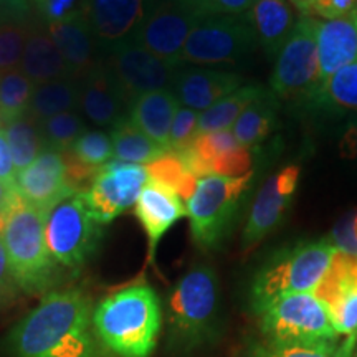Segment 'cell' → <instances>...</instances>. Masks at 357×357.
Masks as SVG:
<instances>
[{
  "mask_svg": "<svg viewBox=\"0 0 357 357\" xmlns=\"http://www.w3.org/2000/svg\"><path fill=\"white\" fill-rule=\"evenodd\" d=\"M13 357H102L93 329V303L79 288L53 289L13 326Z\"/></svg>",
  "mask_w": 357,
  "mask_h": 357,
  "instance_id": "obj_1",
  "label": "cell"
},
{
  "mask_svg": "<svg viewBox=\"0 0 357 357\" xmlns=\"http://www.w3.org/2000/svg\"><path fill=\"white\" fill-rule=\"evenodd\" d=\"M162 305L144 280L105 296L93 307V329L105 354L149 357L162 329Z\"/></svg>",
  "mask_w": 357,
  "mask_h": 357,
  "instance_id": "obj_2",
  "label": "cell"
},
{
  "mask_svg": "<svg viewBox=\"0 0 357 357\" xmlns=\"http://www.w3.org/2000/svg\"><path fill=\"white\" fill-rule=\"evenodd\" d=\"M47 212L17 199L2 222V240L20 291L47 294L61 281V268L53 260L45 238Z\"/></svg>",
  "mask_w": 357,
  "mask_h": 357,
  "instance_id": "obj_3",
  "label": "cell"
},
{
  "mask_svg": "<svg viewBox=\"0 0 357 357\" xmlns=\"http://www.w3.org/2000/svg\"><path fill=\"white\" fill-rule=\"evenodd\" d=\"M218 280L208 265H195L174 284L166 305L167 342L178 352L207 344L217 331Z\"/></svg>",
  "mask_w": 357,
  "mask_h": 357,
  "instance_id": "obj_4",
  "label": "cell"
},
{
  "mask_svg": "<svg viewBox=\"0 0 357 357\" xmlns=\"http://www.w3.org/2000/svg\"><path fill=\"white\" fill-rule=\"evenodd\" d=\"M336 248L328 238L307 242L276 257L252 284V306L257 314L287 294L312 293L329 270Z\"/></svg>",
  "mask_w": 357,
  "mask_h": 357,
  "instance_id": "obj_5",
  "label": "cell"
},
{
  "mask_svg": "<svg viewBox=\"0 0 357 357\" xmlns=\"http://www.w3.org/2000/svg\"><path fill=\"white\" fill-rule=\"evenodd\" d=\"M258 316L266 344L329 346L341 339L329 310L314 293L281 296Z\"/></svg>",
  "mask_w": 357,
  "mask_h": 357,
  "instance_id": "obj_6",
  "label": "cell"
},
{
  "mask_svg": "<svg viewBox=\"0 0 357 357\" xmlns=\"http://www.w3.org/2000/svg\"><path fill=\"white\" fill-rule=\"evenodd\" d=\"M252 172L242 177H202L187 200L190 235L200 250H215L229 236L247 195Z\"/></svg>",
  "mask_w": 357,
  "mask_h": 357,
  "instance_id": "obj_7",
  "label": "cell"
},
{
  "mask_svg": "<svg viewBox=\"0 0 357 357\" xmlns=\"http://www.w3.org/2000/svg\"><path fill=\"white\" fill-rule=\"evenodd\" d=\"M105 223L88 207L82 192L53 207L45 218V238L61 270L77 273L100 247Z\"/></svg>",
  "mask_w": 357,
  "mask_h": 357,
  "instance_id": "obj_8",
  "label": "cell"
},
{
  "mask_svg": "<svg viewBox=\"0 0 357 357\" xmlns=\"http://www.w3.org/2000/svg\"><path fill=\"white\" fill-rule=\"evenodd\" d=\"M318 20L303 15L278 53L270 84L271 93L281 100L311 98L321 84L318 43Z\"/></svg>",
  "mask_w": 357,
  "mask_h": 357,
  "instance_id": "obj_9",
  "label": "cell"
},
{
  "mask_svg": "<svg viewBox=\"0 0 357 357\" xmlns=\"http://www.w3.org/2000/svg\"><path fill=\"white\" fill-rule=\"evenodd\" d=\"M258 40L247 15H213L192 30L181 55V63H234L253 52Z\"/></svg>",
  "mask_w": 357,
  "mask_h": 357,
  "instance_id": "obj_10",
  "label": "cell"
},
{
  "mask_svg": "<svg viewBox=\"0 0 357 357\" xmlns=\"http://www.w3.org/2000/svg\"><path fill=\"white\" fill-rule=\"evenodd\" d=\"M204 19L194 0H153L131 40L155 56L181 66L187 38Z\"/></svg>",
  "mask_w": 357,
  "mask_h": 357,
  "instance_id": "obj_11",
  "label": "cell"
},
{
  "mask_svg": "<svg viewBox=\"0 0 357 357\" xmlns=\"http://www.w3.org/2000/svg\"><path fill=\"white\" fill-rule=\"evenodd\" d=\"M146 184L147 172L144 166L114 159L101 167L82 194L98 220L106 225L134 207Z\"/></svg>",
  "mask_w": 357,
  "mask_h": 357,
  "instance_id": "obj_12",
  "label": "cell"
},
{
  "mask_svg": "<svg viewBox=\"0 0 357 357\" xmlns=\"http://www.w3.org/2000/svg\"><path fill=\"white\" fill-rule=\"evenodd\" d=\"M108 63L131 102L146 93L174 86L178 75L177 65L155 56L131 38L111 48Z\"/></svg>",
  "mask_w": 357,
  "mask_h": 357,
  "instance_id": "obj_13",
  "label": "cell"
},
{
  "mask_svg": "<svg viewBox=\"0 0 357 357\" xmlns=\"http://www.w3.org/2000/svg\"><path fill=\"white\" fill-rule=\"evenodd\" d=\"M178 154L189 171L199 178L211 176L242 177L252 172L250 149L236 141L231 129L199 134L194 144Z\"/></svg>",
  "mask_w": 357,
  "mask_h": 357,
  "instance_id": "obj_14",
  "label": "cell"
},
{
  "mask_svg": "<svg viewBox=\"0 0 357 357\" xmlns=\"http://www.w3.org/2000/svg\"><path fill=\"white\" fill-rule=\"evenodd\" d=\"M301 169L287 166L271 176L258 190L243 229V248L250 252L273 231L291 205Z\"/></svg>",
  "mask_w": 357,
  "mask_h": 357,
  "instance_id": "obj_15",
  "label": "cell"
},
{
  "mask_svg": "<svg viewBox=\"0 0 357 357\" xmlns=\"http://www.w3.org/2000/svg\"><path fill=\"white\" fill-rule=\"evenodd\" d=\"M15 189L26 205L47 213L77 194L66 178L63 155L53 149H45L29 167L17 174Z\"/></svg>",
  "mask_w": 357,
  "mask_h": 357,
  "instance_id": "obj_16",
  "label": "cell"
},
{
  "mask_svg": "<svg viewBox=\"0 0 357 357\" xmlns=\"http://www.w3.org/2000/svg\"><path fill=\"white\" fill-rule=\"evenodd\" d=\"M131 101L124 93L108 61L95 65L82 78L79 109L88 121L98 128H114L129 116Z\"/></svg>",
  "mask_w": 357,
  "mask_h": 357,
  "instance_id": "obj_17",
  "label": "cell"
},
{
  "mask_svg": "<svg viewBox=\"0 0 357 357\" xmlns=\"http://www.w3.org/2000/svg\"><path fill=\"white\" fill-rule=\"evenodd\" d=\"M134 215L147 236V261L153 263L162 236L187 217V207L176 192L147 181L134 204Z\"/></svg>",
  "mask_w": 357,
  "mask_h": 357,
  "instance_id": "obj_18",
  "label": "cell"
},
{
  "mask_svg": "<svg viewBox=\"0 0 357 357\" xmlns=\"http://www.w3.org/2000/svg\"><path fill=\"white\" fill-rule=\"evenodd\" d=\"M153 0H89L86 17L98 43L116 47L132 38Z\"/></svg>",
  "mask_w": 357,
  "mask_h": 357,
  "instance_id": "obj_19",
  "label": "cell"
},
{
  "mask_svg": "<svg viewBox=\"0 0 357 357\" xmlns=\"http://www.w3.org/2000/svg\"><path fill=\"white\" fill-rule=\"evenodd\" d=\"M321 83L357 60V8L341 19L318 22ZM321 86V84H319Z\"/></svg>",
  "mask_w": 357,
  "mask_h": 357,
  "instance_id": "obj_20",
  "label": "cell"
},
{
  "mask_svg": "<svg viewBox=\"0 0 357 357\" xmlns=\"http://www.w3.org/2000/svg\"><path fill=\"white\" fill-rule=\"evenodd\" d=\"M243 79L236 73L217 70L178 71L174 89L177 100L185 108L205 111L242 86Z\"/></svg>",
  "mask_w": 357,
  "mask_h": 357,
  "instance_id": "obj_21",
  "label": "cell"
},
{
  "mask_svg": "<svg viewBox=\"0 0 357 357\" xmlns=\"http://www.w3.org/2000/svg\"><path fill=\"white\" fill-rule=\"evenodd\" d=\"M48 33L63 55L71 77L82 79L95 68L96 38L89 25L86 13H79L68 20L47 25Z\"/></svg>",
  "mask_w": 357,
  "mask_h": 357,
  "instance_id": "obj_22",
  "label": "cell"
},
{
  "mask_svg": "<svg viewBox=\"0 0 357 357\" xmlns=\"http://www.w3.org/2000/svg\"><path fill=\"white\" fill-rule=\"evenodd\" d=\"M20 70L35 83L45 84L56 79L73 78L63 55H61L45 24H32L26 37Z\"/></svg>",
  "mask_w": 357,
  "mask_h": 357,
  "instance_id": "obj_23",
  "label": "cell"
},
{
  "mask_svg": "<svg viewBox=\"0 0 357 357\" xmlns=\"http://www.w3.org/2000/svg\"><path fill=\"white\" fill-rule=\"evenodd\" d=\"M178 108L181 102L172 89H159L136 98L129 108V119L154 142L171 149V128Z\"/></svg>",
  "mask_w": 357,
  "mask_h": 357,
  "instance_id": "obj_24",
  "label": "cell"
},
{
  "mask_svg": "<svg viewBox=\"0 0 357 357\" xmlns=\"http://www.w3.org/2000/svg\"><path fill=\"white\" fill-rule=\"evenodd\" d=\"M245 15L255 32L258 43L270 55L280 53L296 24L288 0H253V6Z\"/></svg>",
  "mask_w": 357,
  "mask_h": 357,
  "instance_id": "obj_25",
  "label": "cell"
},
{
  "mask_svg": "<svg viewBox=\"0 0 357 357\" xmlns=\"http://www.w3.org/2000/svg\"><path fill=\"white\" fill-rule=\"evenodd\" d=\"M82 95V79L65 78L35 86L30 101L29 113L37 123L50 119L53 116L77 111Z\"/></svg>",
  "mask_w": 357,
  "mask_h": 357,
  "instance_id": "obj_26",
  "label": "cell"
},
{
  "mask_svg": "<svg viewBox=\"0 0 357 357\" xmlns=\"http://www.w3.org/2000/svg\"><path fill=\"white\" fill-rule=\"evenodd\" d=\"M276 109H278V98L271 93V89H266L240 114V118L231 126L236 141L247 149L261 144L275 129Z\"/></svg>",
  "mask_w": 357,
  "mask_h": 357,
  "instance_id": "obj_27",
  "label": "cell"
},
{
  "mask_svg": "<svg viewBox=\"0 0 357 357\" xmlns=\"http://www.w3.org/2000/svg\"><path fill=\"white\" fill-rule=\"evenodd\" d=\"M111 142L116 160L129 164H149L166 153V147L159 146L147 134L141 131L131 119L124 118L114 128H111Z\"/></svg>",
  "mask_w": 357,
  "mask_h": 357,
  "instance_id": "obj_28",
  "label": "cell"
},
{
  "mask_svg": "<svg viewBox=\"0 0 357 357\" xmlns=\"http://www.w3.org/2000/svg\"><path fill=\"white\" fill-rule=\"evenodd\" d=\"M266 89L260 84H245L229 96L222 98L215 105L205 109L199 116V134L231 129L234 123L240 118V114L258 100Z\"/></svg>",
  "mask_w": 357,
  "mask_h": 357,
  "instance_id": "obj_29",
  "label": "cell"
},
{
  "mask_svg": "<svg viewBox=\"0 0 357 357\" xmlns=\"http://www.w3.org/2000/svg\"><path fill=\"white\" fill-rule=\"evenodd\" d=\"M2 128L6 131L17 174L29 167L47 149L40 123L35 121L30 114L12 119V121L2 124Z\"/></svg>",
  "mask_w": 357,
  "mask_h": 357,
  "instance_id": "obj_30",
  "label": "cell"
},
{
  "mask_svg": "<svg viewBox=\"0 0 357 357\" xmlns=\"http://www.w3.org/2000/svg\"><path fill=\"white\" fill-rule=\"evenodd\" d=\"M146 172L147 181L174 190L185 204L194 195L199 184V177L189 171L182 155L172 149L147 164Z\"/></svg>",
  "mask_w": 357,
  "mask_h": 357,
  "instance_id": "obj_31",
  "label": "cell"
},
{
  "mask_svg": "<svg viewBox=\"0 0 357 357\" xmlns=\"http://www.w3.org/2000/svg\"><path fill=\"white\" fill-rule=\"evenodd\" d=\"M311 100L326 108L357 111V60L321 83Z\"/></svg>",
  "mask_w": 357,
  "mask_h": 357,
  "instance_id": "obj_32",
  "label": "cell"
},
{
  "mask_svg": "<svg viewBox=\"0 0 357 357\" xmlns=\"http://www.w3.org/2000/svg\"><path fill=\"white\" fill-rule=\"evenodd\" d=\"M33 91L35 83L20 68L0 75V123L29 113Z\"/></svg>",
  "mask_w": 357,
  "mask_h": 357,
  "instance_id": "obj_33",
  "label": "cell"
},
{
  "mask_svg": "<svg viewBox=\"0 0 357 357\" xmlns=\"http://www.w3.org/2000/svg\"><path fill=\"white\" fill-rule=\"evenodd\" d=\"M32 24L33 22L29 20V13L0 19V75L20 68Z\"/></svg>",
  "mask_w": 357,
  "mask_h": 357,
  "instance_id": "obj_34",
  "label": "cell"
},
{
  "mask_svg": "<svg viewBox=\"0 0 357 357\" xmlns=\"http://www.w3.org/2000/svg\"><path fill=\"white\" fill-rule=\"evenodd\" d=\"M40 128H42L47 149L58 151V153L70 149L73 142L86 131V124L77 111H68V113H61L50 119H45L40 123Z\"/></svg>",
  "mask_w": 357,
  "mask_h": 357,
  "instance_id": "obj_35",
  "label": "cell"
},
{
  "mask_svg": "<svg viewBox=\"0 0 357 357\" xmlns=\"http://www.w3.org/2000/svg\"><path fill=\"white\" fill-rule=\"evenodd\" d=\"M357 337H346L329 346H275L261 342L253 347L252 357H354Z\"/></svg>",
  "mask_w": 357,
  "mask_h": 357,
  "instance_id": "obj_36",
  "label": "cell"
},
{
  "mask_svg": "<svg viewBox=\"0 0 357 357\" xmlns=\"http://www.w3.org/2000/svg\"><path fill=\"white\" fill-rule=\"evenodd\" d=\"M73 155L75 159L79 160L83 166L101 171L105 164H108L113 158V142L111 136L105 131H84L70 149H66Z\"/></svg>",
  "mask_w": 357,
  "mask_h": 357,
  "instance_id": "obj_37",
  "label": "cell"
},
{
  "mask_svg": "<svg viewBox=\"0 0 357 357\" xmlns=\"http://www.w3.org/2000/svg\"><path fill=\"white\" fill-rule=\"evenodd\" d=\"M329 314L341 337H357V287L328 306Z\"/></svg>",
  "mask_w": 357,
  "mask_h": 357,
  "instance_id": "obj_38",
  "label": "cell"
},
{
  "mask_svg": "<svg viewBox=\"0 0 357 357\" xmlns=\"http://www.w3.org/2000/svg\"><path fill=\"white\" fill-rule=\"evenodd\" d=\"M199 111L185 108V106L177 109L171 128V139H169L172 151L182 153L194 144L195 137L199 136Z\"/></svg>",
  "mask_w": 357,
  "mask_h": 357,
  "instance_id": "obj_39",
  "label": "cell"
},
{
  "mask_svg": "<svg viewBox=\"0 0 357 357\" xmlns=\"http://www.w3.org/2000/svg\"><path fill=\"white\" fill-rule=\"evenodd\" d=\"M89 0H32L42 24L50 25L86 12Z\"/></svg>",
  "mask_w": 357,
  "mask_h": 357,
  "instance_id": "obj_40",
  "label": "cell"
},
{
  "mask_svg": "<svg viewBox=\"0 0 357 357\" xmlns=\"http://www.w3.org/2000/svg\"><path fill=\"white\" fill-rule=\"evenodd\" d=\"M328 240L337 252L357 258V211L342 217L334 225Z\"/></svg>",
  "mask_w": 357,
  "mask_h": 357,
  "instance_id": "obj_41",
  "label": "cell"
},
{
  "mask_svg": "<svg viewBox=\"0 0 357 357\" xmlns=\"http://www.w3.org/2000/svg\"><path fill=\"white\" fill-rule=\"evenodd\" d=\"M19 294L20 288L8 261L6 245L2 240V222H0V307L12 305L19 298Z\"/></svg>",
  "mask_w": 357,
  "mask_h": 357,
  "instance_id": "obj_42",
  "label": "cell"
},
{
  "mask_svg": "<svg viewBox=\"0 0 357 357\" xmlns=\"http://www.w3.org/2000/svg\"><path fill=\"white\" fill-rule=\"evenodd\" d=\"M205 17L243 15L253 6V0H194Z\"/></svg>",
  "mask_w": 357,
  "mask_h": 357,
  "instance_id": "obj_43",
  "label": "cell"
},
{
  "mask_svg": "<svg viewBox=\"0 0 357 357\" xmlns=\"http://www.w3.org/2000/svg\"><path fill=\"white\" fill-rule=\"evenodd\" d=\"M357 8V0H312L310 17H321L324 20L341 19Z\"/></svg>",
  "mask_w": 357,
  "mask_h": 357,
  "instance_id": "obj_44",
  "label": "cell"
},
{
  "mask_svg": "<svg viewBox=\"0 0 357 357\" xmlns=\"http://www.w3.org/2000/svg\"><path fill=\"white\" fill-rule=\"evenodd\" d=\"M17 178V171L15 166H13L10 147H8L6 131L0 126V181L6 182V184L15 185Z\"/></svg>",
  "mask_w": 357,
  "mask_h": 357,
  "instance_id": "obj_45",
  "label": "cell"
},
{
  "mask_svg": "<svg viewBox=\"0 0 357 357\" xmlns=\"http://www.w3.org/2000/svg\"><path fill=\"white\" fill-rule=\"evenodd\" d=\"M339 153L344 159L357 160V118L347 126L339 142Z\"/></svg>",
  "mask_w": 357,
  "mask_h": 357,
  "instance_id": "obj_46",
  "label": "cell"
},
{
  "mask_svg": "<svg viewBox=\"0 0 357 357\" xmlns=\"http://www.w3.org/2000/svg\"><path fill=\"white\" fill-rule=\"evenodd\" d=\"M17 199H19V194H17L15 185L0 181V222H3L12 205L17 202Z\"/></svg>",
  "mask_w": 357,
  "mask_h": 357,
  "instance_id": "obj_47",
  "label": "cell"
},
{
  "mask_svg": "<svg viewBox=\"0 0 357 357\" xmlns=\"http://www.w3.org/2000/svg\"><path fill=\"white\" fill-rule=\"evenodd\" d=\"M24 12H29L25 0H0V19Z\"/></svg>",
  "mask_w": 357,
  "mask_h": 357,
  "instance_id": "obj_48",
  "label": "cell"
},
{
  "mask_svg": "<svg viewBox=\"0 0 357 357\" xmlns=\"http://www.w3.org/2000/svg\"><path fill=\"white\" fill-rule=\"evenodd\" d=\"M293 6L300 10L305 17H310V7L312 0H291Z\"/></svg>",
  "mask_w": 357,
  "mask_h": 357,
  "instance_id": "obj_49",
  "label": "cell"
},
{
  "mask_svg": "<svg viewBox=\"0 0 357 357\" xmlns=\"http://www.w3.org/2000/svg\"><path fill=\"white\" fill-rule=\"evenodd\" d=\"M354 357H357V339H356V347H354Z\"/></svg>",
  "mask_w": 357,
  "mask_h": 357,
  "instance_id": "obj_50",
  "label": "cell"
},
{
  "mask_svg": "<svg viewBox=\"0 0 357 357\" xmlns=\"http://www.w3.org/2000/svg\"><path fill=\"white\" fill-rule=\"evenodd\" d=\"M0 126H2V123H0Z\"/></svg>",
  "mask_w": 357,
  "mask_h": 357,
  "instance_id": "obj_51",
  "label": "cell"
}]
</instances>
